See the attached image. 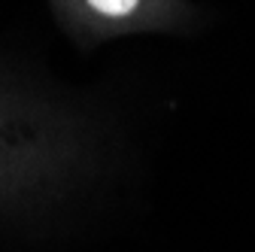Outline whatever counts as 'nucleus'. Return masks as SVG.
<instances>
[{"label":"nucleus","mask_w":255,"mask_h":252,"mask_svg":"<svg viewBox=\"0 0 255 252\" xmlns=\"http://www.w3.org/2000/svg\"><path fill=\"white\" fill-rule=\"evenodd\" d=\"M88 3L104 15H128V12L137 9L140 0H88Z\"/></svg>","instance_id":"obj_1"}]
</instances>
